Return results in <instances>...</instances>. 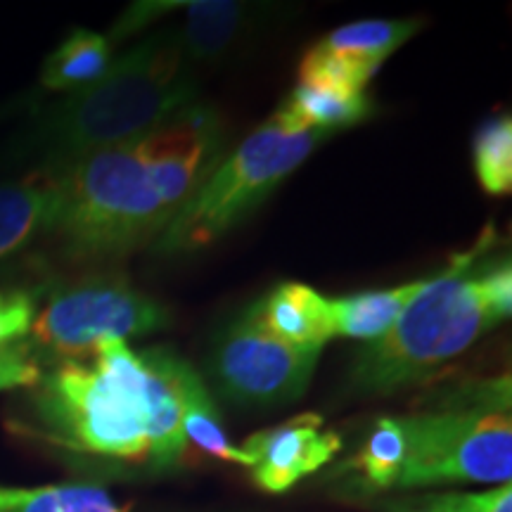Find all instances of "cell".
<instances>
[{"mask_svg": "<svg viewBox=\"0 0 512 512\" xmlns=\"http://www.w3.org/2000/svg\"><path fill=\"white\" fill-rule=\"evenodd\" d=\"M494 230L425 278L401 318L377 342L363 344L349 366V389L363 396H389L420 384L465 354L479 337L512 313L510 259L489 261Z\"/></svg>", "mask_w": 512, "mask_h": 512, "instance_id": "7a4b0ae2", "label": "cell"}, {"mask_svg": "<svg viewBox=\"0 0 512 512\" xmlns=\"http://www.w3.org/2000/svg\"><path fill=\"white\" fill-rule=\"evenodd\" d=\"M200 79L185 62L176 27L157 29L114 57L107 74L69 93L36 128L43 169H60L91 152L133 145L183 107L197 102Z\"/></svg>", "mask_w": 512, "mask_h": 512, "instance_id": "3957f363", "label": "cell"}, {"mask_svg": "<svg viewBox=\"0 0 512 512\" xmlns=\"http://www.w3.org/2000/svg\"><path fill=\"white\" fill-rule=\"evenodd\" d=\"M178 399H181V422L188 444H195L204 453L226 460V463H235L247 470L252 467V458L247 456L245 448L235 446L228 439L221 413L211 399L209 389L204 387L200 373L185 358L178 363Z\"/></svg>", "mask_w": 512, "mask_h": 512, "instance_id": "9a60e30c", "label": "cell"}, {"mask_svg": "<svg viewBox=\"0 0 512 512\" xmlns=\"http://www.w3.org/2000/svg\"><path fill=\"white\" fill-rule=\"evenodd\" d=\"M268 335L302 351H323L335 337L330 299L302 283H283L249 306Z\"/></svg>", "mask_w": 512, "mask_h": 512, "instance_id": "8fae6325", "label": "cell"}, {"mask_svg": "<svg viewBox=\"0 0 512 512\" xmlns=\"http://www.w3.org/2000/svg\"><path fill=\"white\" fill-rule=\"evenodd\" d=\"M136 147L171 221L226 157V128L214 107L197 100L140 138Z\"/></svg>", "mask_w": 512, "mask_h": 512, "instance_id": "9c48e42d", "label": "cell"}, {"mask_svg": "<svg viewBox=\"0 0 512 512\" xmlns=\"http://www.w3.org/2000/svg\"><path fill=\"white\" fill-rule=\"evenodd\" d=\"M328 138L325 133L292 131L268 119L223 157L207 183L171 216L152 245L155 252L190 254L219 242Z\"/></svg>", "mask_w": 512, "mask_h": 512, "instance_id": "8992f818", "label": "cell"}, {"mask_svg": "<svg viewBox=\"0 0 512 512\" xmlns=\"http://www.w3.org/2000/svg\"><path fill=\"white\" fill-rule=\"evenodd\" d=\"M183 5L185 0H174V3H166V0H143V3L131 5V8L126 10V15L114 24L110 41H121V38L133 34V31L145 29L147 24H152L155 19L166 15V12H171V8H183Z\"/></svg>", "mask_w": 512, "mask_h": 512, "instance_id": "d4e9b609", "label": "cell"}, {"mask_svg": "<svg viewBox=\"0 0 512 512\" xmlns=\"http://www.w3.org/2000/svg\"><path fill=\"white\" fill-rule=\"evenodd\" d=\"M406 434L396 489L444 484H510V375L467 387L453 403L399 418Z\"/></svg>", "mask_w": 512, "mask_h": 512, "instance_id": "5b68a950", "label": "cell"}, {"mask_svg": "<svg viewBox=\"0 0 512 512\" xmlns=\"http://www.w3.org/2000/svg\"><path fill=\"white\" fill-rule=\"evenodd\" d=\"M264 8L238 0H192L185 3V24L178 41L192 69L221 62L256 27Z\"/></svg>", "mask_w": 512, "mask_h": 512, "instance_id": "7c38bea8", "label": "cell"}, {"mask_svg": "<svg viewBox=\"0 0 512 512\" xmlns=\"http://www.w3.org/2000/svg\"><path fill=\"white\" fill-rule=\"evenodd\" d=\"M53 171L55 204L41 238L64 261L126 259L155 245L169 223L136 143L91 152Z\"/></svg>", "mask_w": 512, "mask_h": 512, "instance_id": "277c9868", "label": "cell"}, {"mask_svg": "<svg viewBox=\"0 0 512 512\" xmlns=\"http://www.w3.org/2000/svg\"><path fill=\"white\" fill-rule=\"evenodd\" d=\"M55 171L41 169L27 181L0 185V259L41 238L55 204Z\"/></svg>", "mask_w": 512, "mask_h": 512, "instance_id": "5bb4252c", "label": "cell"}, {"mask_svg": "<svg viewBox=\"0 0 512 512\" xmlns=\"http://www.w3.org/2000/svg\"><path fill=\"white\" fill-rule=\"evenodd\" d=\"M41 358L29 342L0 344V392L5 389H31L41 380Z\"/></svg>", "mask_w": 512, "mask_h": 512, "instance_id": "603a6c76", "label": "cell"}, {"mask_svg": "<svg viewBox=\"0 0 512 512\" xmlns=\"http://www.w3.org/2000/svg\"><path fill=\"white\" fill-rule=\"evenodd\" d=\"M114 60V43L88 29H74L55 53L48 55L41 72V86L55 93H76L93 86L107 74Z\"/></svg>", "mask_w": 512, "mask_h": 512, "instance_id": "e0dca14e", "label": "cell"}, {"mask_svg": "<svg viewBox=\"0 0 512 512\" xmlns=\"http://www.w3.org/2000/svg\"><path fill=\"white\" fill-rule=\"evenodd\" d=\"M12 512H128L105 489L93 484H53L29 489Z\"/></svg>", "mask_w": 512, "mask_h": 512, "instance_id": "7402d4cb", "label": "cell"}, {"mask_svg": "<svg viewBox=\"0 0 512 512\" xmlns=\"http://www.w3.org/2000/svg\"><path fill=\"white\" fill-rule=\"evenodd\" d=\"M403 460H406V434L399 418H380L356 456L344 463V472L351 477L349 486L361 494L375 496L396 489Z\"/></svg>", "mask_w": 512, "mask_h": 512, "instance_id": "ac0fdd59", "label": "cell"}, {"mask_svg": "<svg viewBox=\"0 0 512 512\" xmlns=\"http://www.w3.org/2000/svg\"><path fill=\"white\" fill-rule=\"evenodd\" d=\"M475 174L486 195L503 197L512 192V119L498 114L486 119L472 140Z\"/></svg>", "mask_w": 512, "mask_h": 512, "instance_id": "ffe728a7", "label": "cell"}, {"mask_svg": "<svg viewBox=\"0 0 512 512\" xmlns=\"http://www.w3.org/2000/svg\"><path fill=\"white\" fill-rule=\"evenodd\" d=\"M181 356L164 347L133 351L105 339L81 361L43 370L27 396L24 430L46 444L140 472L181 470L188 456L178 399Z\"/></svg>", "mask_w": 512, "mask_h": 512, "instance_id": "6da1fadb", "label": "cell"}, {"mask_svg": "<svg viewBox=\"0 0 512 512\" xmlns=\"http://www.w3.org/2000/svg\"><path fill=\"white\" fill-rule=\"evenodd\" d=\"M27 494L29 489H8V486H0V512H12L27 498Z\"/></svg>", "mask_w": 512, "mask_h": 512, "instance_id": "484cf974", "label": "cell"}, {"mask_svg": "<svg viewBox=\"0 0 512 512\" xmlns=\"http://www.w3.org/2000/svg\"><path fill=\"white\" fill-rule=\"evenodd\" d=\"M320 351L287 347L245 309L216 337L209 373L219 392L240 406H283L304 396Z\"/></svg>", "mask_w": 512, "mask_h": 512, "instance_id": "ba28073f", "label": "cell"}, {"mask_svg": "<svg viewBox=\"0 0 512 512\" xmlns=\"http://www.w3.org/2000/svg\"><path fill=\"white\" fill-rule=\"evenodd\" d=\"M242 448L252 458L254 484L266 494H285L328 465L342 448V437L325 430L320 415L304 413L252 434Z\"/></svg>", "mask_w": 512, "mask_h": 512, "instance_id": "30bf717a", "label": "cell"}, {"mask_svg": "<svg viewBox=\"0 0 512 512\" xmlns=\"http://www.w3.org/2000/svg\"><path fill=\"white\" fill-rule=\"evenodd\" d=\"M169 323V309L155 297L124 278L95 275L57 290L36 311L29 347L55 363L81 361L105 339L150 335Z\"/></svg>", "mask_w": 512, "mask_h": 512, "instance_id": "52a82bcc", "label": "cell"}, {"mask_svg": "<svg viewBox=\"0 0 512 512\" xmlns=\"http://www.w3.org/2000/svg\"><path fill=\"white\" fill-rule=\"evenodd\" d=\"M377 512H512V486L498 484L486 491H439L380 498Z\"/></svg>", "mask_w": 512, "mask_h": 512, "instance_id": "44dd1931", "label": "cell"}, {"mask_svg": "<svg viewBox=\"0 0 512 512\" xmlns=\"http://www.w3.org/2000/svg\"><path fill=\"white\" fill-rule=\"evenodd\" d=\"M422 285H425V278L392 287V290L356 292L330 299L335 337L361 339L366 344L377 342L394 328L406 306L422 290Z\"/></svg>", "mask_w": 512, "mask_h": 512, "instance_id": "2e32d148", "label": "cell"}, {"mask_svg": "<svg viewBox=\"0 0 512 512\" xmlns=\"http://www.w3.org/2000/svg\"><path fill=\"white\" fill-rule=\"evenodd\" d=\"M422 19H361L344 24L316 43V48L328 53L351 57V60L370 62L382 67L389 55H394L403 43L422 29Z\"/></svg>", "mask_w": 512, "mask_h": 512, "instance_id": "d6986e66", "label": "cell"}, {"mask_svg": "<svg viewBox=\"0 0 512 512\" xmlns=\"http://www.w3.org/2000/svg\"><path fill=\"white\" fill-rule=\"evenodd\" d=\"M36 318V302L29 292L0 290V344L22 342Z\"/></svg>", "mask_w": 512, "mask_h": 512, "instance_id": "cb8c5ba5", "label": "cell"}, {"mask_svg": "<svg viewBox=\"0 0 512 512\" xmlns=\"http://www.w3.org/2000/svg\"><path fill=\"white\" fill-rule=\"evenodd\" d=\"M373 112L366 91L328 86L318 81H299L271 119L292 131H313L332 136L337 128L356 126Z\"/></svg>", "mask_w": 512, "mask_h": 512, "instance_id": "4fadbf2b", "label": "cell"}]
</instances>
